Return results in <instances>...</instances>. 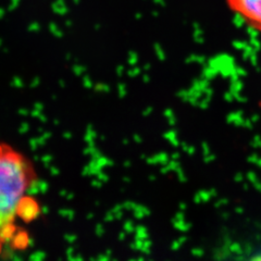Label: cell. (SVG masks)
Instances as JSON below:
<instances>
[{"mask_svg":"<svg viewBox=\"0 0 261 261\" xmlns=\"http://www.w3.org/2000/svg\"><path fill=\"white\" fill-rule=\"evenodd\" d=\"M36 167L25 153L0 141V255L25 250L31 244L28 225L42 214L33 195Z\"/></svg>","mask_w":261,"mask_h":261,"instance_id":"1","label":"cell"},{"mask_svg":"<svg viewBox=\"0 0 261 261\" xmlns=\"http://www.w3.org/2000/svg\"><path fill=\"white\" fill-rule=\"evenodd\" d=\"M226 4L249 28L261 33V0H226Z\"/></svg>","mask_w":261,"mask_h":261,"instance_id":"2","label":"cell"}]
</instances>
